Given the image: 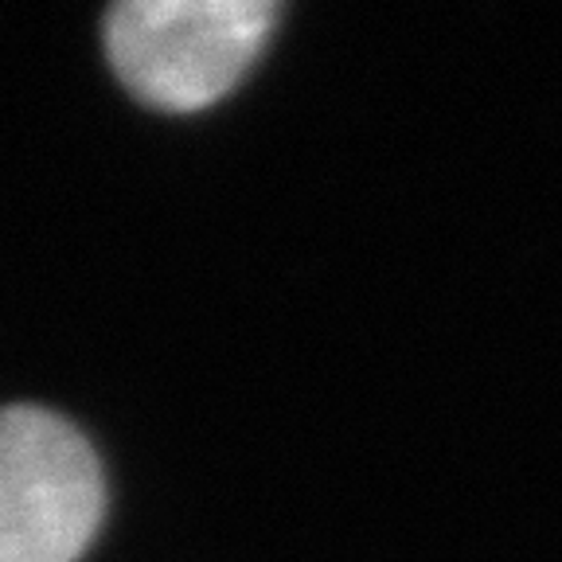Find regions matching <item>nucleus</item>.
Segmentation results:
<instances>
[{
    "label": "nucleus",
    "mask_w": 562,
    "mask_h": 562,
    "mask_svg": "<svg viewBox=\"0 0 562 562\" xmlns=\"http://www.w3.org/2000/svg\"><path fill=\"white\" fill-rule=\"evenodd\" d=\"M273 20L270 0H125L105 16V52L133 98L188 114L243 79Z\"/></svg>",
    "instance_id": "nucleus-1"
},
{
    "label": "nucleus",
    "mask_w": 562,
    "mask_h": 562,
    "mask_svg": "<svg viewBox=\"0 0 562 562\" xmlns=\"http://www.w3.org/2000/svg\"><path fill=\"white\" fill-rule=\"evenodd\" d=\"M102 516L87 434L47 406H0V562H79Z\"/></svg>",
    "instance_id": "nucleus-2"
}]
</instances>
